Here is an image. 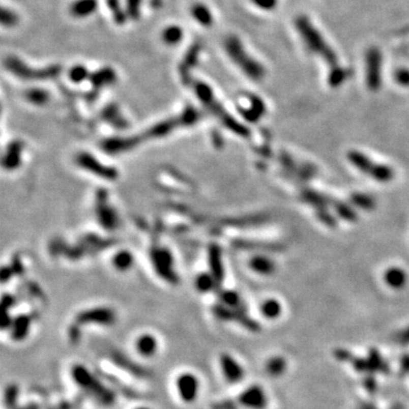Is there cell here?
Returning <instances> with one entry per match:
<instances>
[{
	"label": "cell",
	"instance_id": "1",
	"mask_svg": "<svg viewBox=\"0 0 409 409\" xmlns=\"http://www.w3.org/2000/svg\"><path fill=\"white\" fill-rule=\"evenodd\" d=\"M71 378L75 386L91 398L97 405L111 407L116 402V393L92 373L83 364H74L71 367Z\"/></svg>",
	"mask_w": 409,
	"mask_h": 409
},
{
	"label": "cell",
	"instance_id": "2",
	"mask_svg": "<svg viewBox=\"0 0 409 409\" xmlns=\"http://www.w3.org/2000/svg\"><path fill=\"white\" fill-rule=\"evenodd\" d=\"M348 160L360 172L376 180L377 182L387 183L394 178V170L391 167L373 162L366 155L357 150H352L348 153Z\"/></svg>",
	"mask_w": 409,
	"mask_h": 409
},
{
	"label": "cell",
	"instance_id": "3",
	"mask_svg": "<svg viewBox=\"0 0 409 409\" xmlns=\"http://www.w3.org/2000/svg\"><path fill=\"white\" fill-rule=\"evenodd\" d=\"M175 390L180 401L187 406L194 405L201 392V379L193 372H181L174 381Z\"/></svg>",
	"mask_w": 409,
	"mask_h": 409
},
{
	"label": "cell",
	"instance_id": "4",
	"mask_svg": "<svg viewBox=\"0 0 409 409\" xmlns=\"http://www.w3.org/2000/svg\"><path fill=\"white\" fill-rule=\"evenodd\" d=\"M297 28L298 31L303 34V38L306 42L307 47L309 48L311 51L318 52L322 55L326 61L331 63H335V55L334 52L330 49L323 40L322 36L319 32L311 25V23L306 17H298L297 19Z\"/></svg>",
	"mask_w": 409,
	"mask_h": 409
},
{
	"label": "cell",
	"instance_id": "5",
	"mask_svg": "<svg viewBox=\"0 0 409 409\" xmlns=\"http://www.w3.org/2000/svg\"><path fill=\"white\" fill-rule=\"evenodd\" d=\"M226 46H228V51H230L233 60L239 63V65L241 66L242 70L250 77L255 80H259L264 75L262 67L256 61L248 56L247 52L243 51L241 43L238 40L232 39V40L228 41V43H226Z\"/></svg>",
	"mask_w": 409,
	"mask_h": 409
},
{
	"label": "cell",
	"instance_id": "6",
	"mask_svg": "<svg viewBox=\"0 0 409 409\" xmlns=\"http://www.w3.org/2000/svg\"><path fill=\"white\" fill-rule=\"evenodd\" d=\"M267 402L265 390L257 384L248 387L238 397V403L246 409H265Z\"/></svg>",
	"mask_w": 409,
	"mask_h": 409
},
{
	"label": "cell",
	"instance_id": "7",
	"mask_svg": "<svg viewBox=\"0 0 409 409\" xmlns=\"http://www.w3.org/2000/svg\"><path fill=\"white\" fill-rule=\"evenodd\" d=\"M220 369L226 383L238 384L245 378V369L242 365L227 353H223L220 356Z\"/></svg>",
	"mask_w": 409,
	"mask_h": 409
},
{
	"label": "cell",
	"instance_id": "8",
	"mask_svg": "<svg viewBox=\"0 0 409 409\" xmlns=\"http://www.w3.org/2000/svg\"><path fill=\"white\" fill-rule=\"evenodd\" d=\"M367 85L371 90L375 91L381 84V53L376 48H372L367 51Z\"/></svg>",
	"mask_w": 409,
	"mask_h": 409
},
{
	"label": "cell",
	"instance_id": "9",
	"mask_svg": "<svg viewBox=\"0 0 409 409\" xmlns=\"http://www.w3.org/2000/svg\"><path fill=\"white\" fill-rule=\"evenodd\" d=\"M135 353L139 355L141 358L152 359L158 353L159 343L158 340L154 337L153 334L144 333L139 335L134 342Z\"/></svg>",
	"mask_w": 409,
	"mask_h": 409
},
{
	"label": "cell",
	"instance_id": "10",
	"mask_svg": "<svg viewBox=\"0 0 409 409\" xmlns=\"http://www.w3.org/2000/svg\"><path fill=\"white\" fill-rule=\"evenodd\" d=\"M300 198L306 203L313 206L315 211H317V209H325L329 206H332L334 200V199L330 198L329 196H325V194L319 193L311 189H304L300 193Z\"/></svg>",
	"mask_w": 409,
	"mask_h": 409
},
{
	"label": "cell",
	"instance_id": "11",
	"mask_svg": "<svg viewBox=\"0 0 409 409\" xmlns=\"http://www.w3.org/2000/svg\"><path fill=\"white\" fill-rule=\"evenodd\" d=\"M384 281L393 289H402L407 283V274L402 269L391 267V269L387 270L386 274H384Z\"/></svg>",
	"mask_w": 409,
	"mask_h": 409
},
{
	"label": "cell",
	"instance_id": "12",
	"mask_svg": "<svg viewBox=\"0 0 409 409\" xmlns=\"http://www.w3.org/2000/svg\"><path fill=\"white\" fill-rule=\"evenodd\" d=\"M250 267L255 272L262 275H270L275 271L274 261L265 256H257L252 258L250 260Z\"/></svg>",
	"mask_w": 409,
	"mask_h": 409
},
{
	"label": "cell",
	"instance_id": "13",
	"mask_svg": "<svg viewBox=\"0 0 409 409\" xmlns=\"http://www.w3.org/2000/svg\"><path fill=\"white\" fill-rule=\"evenodd\" d=\"M350 201H352L355 207L363 209V211H373L375 206H376L375 199L366 193H353L350 196Z\"/></svg>",
	"mask_w": 409,
	"mask_h": 409
},
{
	"label": "cell",
	"instance_id": "14",
	"mask_svg": "<svg viewBox=\"0 0 409 409\" xmlns=\"http://www.w3.org/2000/svg\"><path fill=\"white\" fill-rule=\"evenodd\" d=\"M332 206H333V208H334L335 213L338 214V216H339L340 218H342V220L347 221V222H355V221H357L358 215H357L356 211H355V209H353L352 207H350L348 203L342 202V201H340V200H335V199H334Z\"/></svg>",
	"mask_w": 409,
	"mask_h": 409
},
{
	"label": "cell",
	"instance_id": "15",
	"mask_svg": "<svg viewBox=\"0 0 409 409\" xmlns=\"http://www.w3.org/2000/svg\"><path fill=\"white\" fill-rule=\"evenodd\" d=\"M368 363V372H382L387 373L389 371L387 363L384 362L381 355L376 349H371L369 352V356L367 358Z\"/></svg>",
	"mask_w": 409,
	"mask_h": 409
},
{
	"label": "cell",
	"instance_id": "16",
	"mask_svg": "<svg viewBox=\"0 0 409 409\" xmlns=\"http://www.w3.org/2000/svg\"><path fill=\"white\" fill-rule=\"evenodd\" d=\"M241 247L246 249H256V250H264V251H281L284 249V247L280 243H271V242H252V241H242L239 242Z\"/></svg>",
	"mask_w": 409,
	"mask_h": 409
},
{
	"label": "cell",
	"instance_id": "17",
	"mask_svg": "<svg viewBox=\"0 0 409 409\" xmlns=\"http://www.w3.org/2000/svg\"><path fill=\"white\" fill-rule=\"evenodd\" d=\"M266 372L269 373L271 376H280L284 373L286 368V363L284 358L282 357H273L269 362L266 363Z\"/></svg>",
	"mask_w": 409,
	"mask_h": 409
},
{
	"label": "cell",
	"instance_id": "18",
	"mask_svg": "<svg viewBox=\"0 0 409 409\" xmlns=\"http://www.w3.org/2000/svg\"><path fill=\"white\" fill-rule=\"evenodd\" d=\"M114 320V316L110 313L101 311V313H90L81 316V322H91L98 324H111Z\"/></svg>",
	"mask_w": 409,
	"mask_h": 409
},
{
	"label": "cell",
	"instance_id": "19",
	"mask_svg": "<svg viewBox=\"0 0 409 409\" xmlns=\"http://www.w3.org/2000/svg\"><path fill=\"white\" fill-rule=\"evenodd\" d=\"M281 311V305L275 299H269L261 306L262 315L270 319H275L276 317H279Z\"/></svg>",
	"mask_w": 409,
	"mask_h": 409
},
{
	"label": "cell",
	"instance_id": "20",
	"mask_svg": "<svg viewBox=\"0 0 409 409\" xmlns=\"http://www.w3.org/2000/svg\"><path fill=\"white\" fill-rule=\"evenodd\" d=\"M19 390L15 384H11L5 390V403L9 409H15L17 406Z\"/></svg>",
	"mask_w": 409,
	"mask_h": 409
},
{
	"label": "cell",
	"instance_id": "21",
	"mask_svg": "<svg viewBox=\"0 0 409 409\" xmlns=\"http://www.w3.org/2000/svg\"><path fill=\"white\" fill-rule=\"evenodd\" d=\"M280 162L282 164V166L284 167V170L286 173H289L290 175H296L298 172V166H297L296 162L294 158L291 157L289 154L286 153H281L280 155Z\"/></svg>",
	"mask_w": 409,
	"mask_h": 409
},
{
	"label": "cell",
	"instance_id": "22",
	"mask_svg": "<svg viewBox=\"0 0 409 409\" xmlns=\"http://www.w3.org/2000/svg\"><path fill=\"white\" fill-rule=\"evenodd\" d=\"M316 217H317L318 220L324 224V225L329 226V227H334L338 224L337 218H335L332 214L329 212L328 208L317 209V211H316Z\"/></svg>",
	"mask_w": 409,
	"mask_h": 409
},
{
	"label": "cell",
	"instance_id": "23",
	"mask_svg": "<svg viewBox=\"0 0 409 409\" xmlns=\"http://www.w3.org/2000/svg\"><path fill=\"white\" fill-rule=\"evenodd\" d=\"M96 2L95 0H83L82 3L76 4L74 6V13L77 15H86L95 11Z\"/></svg>",
	"mask_w": 409,
	"mask_h": 409
},
{
	"label": "cell",
	"instance_id": "24",
	"mask_svg": "<svg viewBox=\"0 0 409 409\" xmlns=\"http://www.w3.org/2000/svg\"><path fill=\"white\" fill-rule=\"evenodd\" d=\"M181 36H182L181 30H180V28L177 26H173L170 28H167V30L165 31L164 39H165V41L168 43H177L180 39H181Z\"/></svg>",
	"mask_w": 409,
	"mask_h": 409
},
{
	"label": "cell",
	"instance_id": "25",
	"mask_svg": "<svg viewBox=\"0 0 409 409\" xmlns=\"http://www.w3.org/2000/svg\"><path fill=\"white\" fill-rule=\"evenodd\" d=\"M345 77H347V73L344 70H341V68H337L334 72L331 73L330 75V84L332 86H338L344 81Z\"/></svg>",
	"mask_w": 409,
	"mask_h": 409
},
{
	"label": "cell",
	"instance_id": "26",
	"mask_svg": "<svg viewBox=\"0 0 409 409\" xmlns=\"http://www.w3.org/2000/svg\"><path fill=\"white\" fill-rule=\"evenodd\" d=\"M194 16L197 17V19L199 22H201L203 24H207V23H211V14H208L207 12V8H205L202 5H199L196 8H194L193 11Z\"/></svg>",
	"mask_w": 409,
	"mask_h": 409
},
{
	"label": "cell",
	"instance_id": "27",
	"mask_svg": "<svg viewBox=\"0 0 409 409\" xmlns=\"http://www.w3.org/2000/svg\"><path fill=\"white\" fill-rule=\"evenodd\" d=\"M394 79H396L397 83L402 86H409V70L406 68H400L394 74Z\"/></svg>",
	"mask_w": 409,
	"mask_h": 409
},
{
	"label": "cell",
	"instance_id": "28",
	"mask_svg": "<svg viewBox=\"0 0 409 409\" xmlns=\"http://www.w3.org/2000/svg\"><path fill=\"white\" fill-rule=\"evenodd\" d=\"M252 3L257 5L258 7L264 8L265 11H270L276 6L277 0H252Z\"/></svg>",
	"mask_w": 409,
	"mask_h": 409
},
{
	"label": "cell",
	"instance_id": "29",
	"mask_svg": "<svg viewBox=\"0 0 409 409\" xmlns=\"http://www.w3.org/2000/svg\"><path fill=\"white\" fill-rule=\"evenodd\" d=\"M85 73H86V71L84 70L83 67H75L74 70L71 71V76H72L73 80L77 81V80L84 79Z\"/></svg>",
	"mask_w": 409,
	"mask_h": 409
},
{
	"label": "cell",
	"instance_id": "30",
	"mask_svg": "<svg viewBox=\"0 0 409 409\" xmlns=\"http://www.w3.org/2000/svg\"><path fill=\"white\" fill-rule=\"evenodd\" d=\"M397 341L401 344H408L409 343V326L407 329L401 331L400 333L397 335Z\"/></svg>",
	"mask_w": 409,
	"mask_h": 409
},
{
	"label": "cell",
	"instance_id": "31",
	"mask_svg": "<svg viewBox=\"0 0 409 409\" xmlns=\"http://www.w3.org/2000/svg\"><path fill=\"white\" fill-rule=\"evenodd\" d=\"M401 373L402 374H408L409 373V355H405L401 358Z\"/></svg>",
	"mask_w": 409,
	"mask_h": 409
},
{
	"label": "cell",
	"instance_id": "32",
	"mask_svg": "<svg viewBox=\"0 0 409 409\" xmlns=\"http://www.w3.org/2000/svg\"><path fill=\"white\" fill-rule=\"evenodd\" d=\"M365 388H366L369 392L375 391V381L373 377H367L365 379Z\"/></svg>",
	"mask_w": 409,
	"mask_h": 409
},
{
	"label": "cell",
	"instance_id": "33",
	"mask_svg": "<svg viewBox=\"0 0 409 409\" xmlns=\"http://www.w3.org/2000/svg\"><path fill=\"white\" fill-rule=\"evenodd\" d=\"M215 409H237V408L231 401H225V402H222V403H217V406L215 407Z\"/></svg>",
	"mask_w": 409,
	"mask_h": 409
},
{
	"label": "cell",
	"instance_id": "34",
	"mask_svg": "<svg viewBox=\"0 0 409 409\" xmlns=\"http://www.w3.org/2000/svg\"><path fill=\"white\" fill-rule=\"evenodd\" d=\"M358 409H376V408L372 405H369V403H362Z\"/></svg>",
	"mask_w": 409,
	"mask_h": 409
},
{
	"label": "cell",
	"instance_id": "35",
	"mask_svg": "<svg viewBox=\"0 0 409 409\" xmlns=\"http://www.w3.org/2000/svg\"><path fill=\"white\" fill-rule=\"evenodd\" d=\"M133 409H152V408L148 407V406H138V407H135Z\"/></svg>",
	"mask_w": 409,
	"mask_h": 409
}]
</instances>
